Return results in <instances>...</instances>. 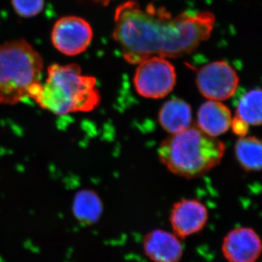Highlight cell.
I'll return each mask as SVG.
<instances>
[{
  "instance_id": "cell-1",
  "label": "cell",
  "mask_w": 262,
  "mask_h": 262,
  "mask_svg": "<svg viewBox=\"0 0 262 262\" xmlns=\"http://www.w3.org/2000/svg\"><path fill=\"white\" fill-rule=\"evenodd\" d=\"M215 23L209 11L171 14L153 3L125 2L115 13L113 38L130 64L150 57L179 58L195 51L211 37Z\"/></svg>"
},
{
  "instance_id": "cell-11",
  "label": "cell",
  "mask_w": 262,
  "mask_h": 262,
  "mask_svg": "<svg viewBox=\"0 0 262 262\" xmlns=\"http://www.w3.org/2000/svg\"><path fill=\"white\" fill-rule=\"evenodd\" d=\"M232 115L229 108L221 101H210L203 103L198 114V127L207 135L216 137L231 127Z\"/></svg>"
},
{
  "instance_id": "cell-5",
  "label": "cell",
  "mask_w": 262,
  "mask_h": 262,
  "mask_svg": "<svg viewBox=\"0 0 262 262\" xmlns=\"http://www.w3.org/2000/svg\"><path fill=\"white\" fill-rule=\"evenodd\" d=\"M134 83L138 94L143 97H165L177 83L175 67L165 58L150 57L138 63Z\"/></svg>"
},
{
  "instance_id": "cell-15",
  "label": "cell",
  "mask_w": 262,
  "mask_h": 262,
  "mask_svg": "<svg viewBox=\"0 0 262 262\" xmlns=\"http://www.w3.org/2000/svg\"><path fill=\"white\" fill-rule=\"evenodd\" d=\"M261 95L260 89L252 90L245 94L237 105L236 117H239L248 125H261Z\"/></svg>"
},
{
  "instance_id": "cell-10",
  "label": "cell",
  "mask_w": 262,
  "mask_h": 262,
  "mask_svg": "<svg viewBox=\"0 0 262 262\" xmlns=\"http://www.w3.org/2000/svg\"><path fill=\"white\" fill-rule=\"evenodd\" d=\"M143 248L153 262H179L184 253L180 238L162 229H155L146 234Z\"/></svg>"
},
{
  "instance_id": "cell-17",
  "label": "cell",
  "mask_w": 262,
  "mask_h": 262,
  "mask_svg": "<svg viewBox=\"0 0 262 262\" xmlns=\"http://www.w3.org/2000/svg\"><path fill=\"white\" fill-rule=\"evenodd\" d=\"M232 131L236 135L244 137L248 134L249 125L237 117H234L231 123Z\"/></svg>"
},
{
  "instance_id": "cell-4",
  "label": "cell",
  "mask_w": 262,
  "mask_h": 262,
  "mask_svg": "<svg viewBox=\"0 0 262 262\" xmlns=\"http://www.w3.org/2000/svg\"><path fill=\"white\" fill-rule=\"evenodd\" d=\"M44 61L24 39L0 44V104L15 105L40 83Z\"/></svg>"
},
{
  "instance_id": "cell-6",
  "label": "cell",
  "mask_w": 262,
  "mask_h": 262,
  "mask_svg": "<svg viewBox=\"0 0 262 262\" xmlns=\"http://www.w3.org/2000/svg\"><path fill=\"white\" fill-rule=\"evenodd\" d=\"M196 82L198 90L205 98L222 101L235 94L239 77L227 62L214 61L198 70Z\"/></svg>"
},
{
  "instance_id": "cell-16",
  "label": "cell",
  "mask_w": 262,
  "mask_h": 262,
  "mask_svg": "<svg viewBox=\"0 0 262 262\" xmlns=\"http://www.w3.org/2000/svg\"><path fill=\"white\" fill-rule=\"evenodd\" d=\"M15 13L22 18H32L42 11L45 0H12Z\"/></svg>"
},
{
  "instance_id": "cell-14",
  "label": "cell",
  "mask_w": 262,
  "mask_h": 262,
  "mask_svg": "<svg viewBox=\"0 0 262 262\" xmlns=\"http://www.w3.org/2000/svg\"><path fill=\"white\" fill-rule=\"evenodd\" d=\"M236 158L247 171L261 170L262 146L259 139L253 136L241 137L235 144Z\"/></svg>"
},
{
  "instance_id": "cell-8",
  "label": "cell",
  "mask_w": 262,
  "mask_h": 262,
  "mask_svg": "<svg viewBox=\"0 0 262 262\" xmlns=\"http://www.w3.org/2000/svg\"><path fill=\"white\" fill-rule=\"evenodd\" d=\"M222 251L228 262H256L261 256V239L253 229L237 227L225 236Z\"/></svg>"
},
{
  "instance_id": "cell-13",
  "label": "cell",
  "mask_w": 262,
  "mask_h": 262,
  "mask_svg": "<svg viewBox=\"0 0 262 262\" xmlns=\"http://www.w3.org/2000/svg\"><path fill=\"white\" fill-rule=\"evenodd\" d=\"M103 210V203L97 193L92 190H81L75 194L72 212L81 225H94L101 218Z\"/></svg>"
},
{
  "instance_id": "cell-2",
  "label": "cell",
  "mask_w": 262,
  "mask_h": 262,
  "mask_svg": "<svg viewBox=\"0 0 262 262\" xmlns=\"http://www.w3.org/2000/svg\"><path fill=\"white\" fill-rule=\"evenodd\" d=\"M34 101L43 110L56 115L89 113L101 101L94 77L82 75L77 63L52 64L48 78Z\"/></svg>"
},
{
  "instance_id": "cell-7",
  "label": "cell",
  "mask_w": 262,
  "mask_h": 262,
  "mask_svg": "<svg viewBox=\"0 0 262 262\" xmlns=\"http://www.w3.org/2000/svg\"><path fill=\"white\" fill-rule=\"evenodd\" d=\"M93 37L92 27L87 20L80 17L65 16L55 24L51 41L60 53L73 56L85 51Z\"/></svg>"
},
{
  "instance_id": "cell-3",
  "label": "cell",
  "mask_w": 262,
  "mask_h": 262,
  "mask_svg": "<svg viewBox=\"0 0 262 262\" xmlns=\"http://www.w3.org/2000/svg\"><path fill=\"white\" fill-rule=\"evenodd\" d=\"M225 145L198 127L189 126L171 134L160 144V161L171 173L187 179L198 178L222 161Z\"/></svg>"
},
{
  "instance_id": "cell-18",
  "label": "cell",
  "mask_w": 262,
  "mask_h": 262,
  "mask_svg": "<svg viewBox=\"0 0 262 262\" xmlns=\"http://www.w3.org/2000/svg\"><path fill=\"white\" fill-rule=\"evenodd\" d=\"M97 1L100 2V3H102L103 5L106 6V5H108V3H110V2L111 1V0H97Z\"/></svg>"
},
{
  "instance_id": "cell-12",
  "label": "cell",
  "mask_w": 262,
  "mask_h": 262,
  "mask_svg": "<svg viewBox=\"0 0 262 262\" xmlns=\"http://www.w3.org/2000/svg\"><path fill=\"white\" fill-rule=\"evenodd\" d=\"M158 120L164 130L169 134H178L190 126L192 108L184 100L173 98L164 103L160 108Z\"/></svg>"
},
{
  "instance_id": "cell-9",
  "label": "cell",
  "mask_w": 262,
  "mask_h": 262,
  "mask_svg": "<svg viewBox=\"0 0 262 262\" xmlns=\"http://www.w3.org/2000/svg\"><path fill=\"white\" fill-rule=\"evenodd\" d=\"M208 218V210L203 203L196 200L184 199L173 205L170 222L173 234L184 239L201 232Z\"/></svg>"
}]
</instances>
